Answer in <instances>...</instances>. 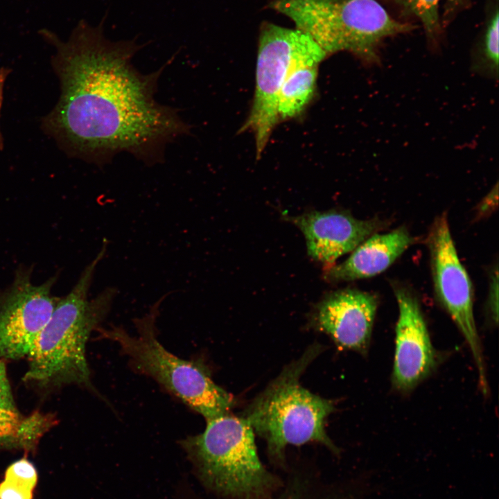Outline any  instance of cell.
I'll return each instance as SVG.
<instances>
[{"mask_svg": "<svg viewBox=\"0 0 499 499\" xmlns=\"http://www.w3.org/2000/svg\"><path fill=\"white\" fill-rule=\"evenodd\" d=\"M107 12L96 26L80 22L53 60L61 95L45 129L72 155L105 164L119 152L147 163L161 161L166 145L189 132L177 112L155 98L164 66L142 74L132 64L145 44L111 41Z\"/></svg>", "mask_w": 499, "mask_h": 499, "instance_id": "6da1fadb", "label": "cell"}, {"mask_svg": "<svg viewBox=\"0 0 499 499\" xmlns=\"http://www.w3.org/2000/svg\"><path fill=\"white\" fill-rule=\"evenodd\" d=\"M107 244L104 239L100 250L71 290L58 299L28 356L25 382L43 389L70 384L92 387L86 344L91 333L100 327L117 295L116 288L109 287L88 299L95 270L105 255Z\"/></svg>", "mask_w": 499, "mask_h": 499, "instance_id": "7a4b0ae2", "label": "cell"}, {"mask_svg": "<svg viewBox=\"0 0 499 499\" xmlns=\"http://www.w3.org/2000/svg\"><path fill=\"white\" fill-rule=\"evenodd\" d=\"M322 351L313 344L247 407L243 417L254 432L266 441L270 455L282 459L287 446L319 442L333 452L338 448L327 435L325 424L334 411L332 400L314 394L300 383L308 365Z\"/></svg>", "mask_w": 499, "mask_h": 499, "instance_id": "3957f363", "label": "cell"}, {"mask_svg": "<svg viewBox=\"0 0 499 499\" xmlns=\"http://www.w3.org/2000/svg\"><path fill=\"white\" fill-rule=\"evenodd\" d=\"M161 301L135 319L134 335L117 326L96 331L100 338L118 344L136 371L152 378L206 420L229 412L235 399L215 383L207 367L199 360L177 357L158 340L156 319Z\"/></svg>", "mask_w": 499, "mask_h": 499, "instance_id": "277c9868", "label": "cell"}, {"mask_svg": "<svg viewBox=\"0 0 499 499\" xmlns=\"http://www.w3.org/2000/svg\"><path fill=\"white\" fill-rule=\"evenodd\" d=\"M269 6L290 19L327 55L347 51L372 59L383 39L414 28L392 18L376 0H272Z\"/></svg>", "mask_w": 499, "mask_h": 499, "instance_id": "5b68a950", "label": "cell"}, {"mask_svg": "<svg viewBox=\"0 0 499 499\" xmlns=\"http://www.w3.org/2000/svg\"><path fill=\"white\" fill-rule=\"evenodd\" d=\"M206 421L202 433L181 441L204 482L231 496L264 492L272 478L259 457L254 432L247 420L227 412Z\"/></svg>", "mask_w": 499, "mask_h": 499, "instance_id": "8992f818", "label": "cell"}, {"mask_svg": "<svg viewBox=\"0 0 499 499\" xmlns=\"http://www.w3.org/2000/svg\"><path fill=\"white\" fill-rule=\"evenodd\" d=\"M326 53L308 34L272 23L261 25L256 69V87L250 113L240 132L255 139L257 159L262 155L279 121L278 97L291 69L309 61L321 62Z\"/></svg>", "mask_w": 499, "mask_h": 499, "instance_id": "52a82bcc", "label": "cell"}, {"mask_svg": "<svg viewBox=\"0 0 499 499\" xmlns=\"http://www.w3.org/2000/svg\"><path fill=\"white\" fill-rule=\"evenodd\" d=\"M426 244L436 298L465 338L478 369L482 390L487 394L484 358L473 314V288L458 257L446 212L435 218Z\"/></svg>", "mask_w": 499, "mask_h": 499, "instance_id": "ba28073f", "label": "cell"}, {"mask_svg": "<svg viewBox=\"0 0 499 499\" xmlns=\"http://www.w3.org/2000/svg\"><path fill=\"white\" fill-rule=\"evenodd\" d=\"M55 281L35 285L22 270L0 295V360L28 358L59 299L52 295Z\"/></svg>", "mask_w": 499, "mask_h": 499, "instance_id": "9c48e42d", "label": "cell"}, {"mask_svg": "<svg viewBox=\"0 0 499 499\" xmlns=\"http://www.w3.org/2000/svg\"><path fill=\"white\" fill-rule=\"evenodd\" d=\"M392 288L399 315L392 382L399 391L408 392L434 370L437 359L417 297L403 285Z\"/></svg>", "mask_w": 499, "mask_h": 499, "instance_id": "30bf717a", "label": "cell"}, {"mask_svg": "<svg viewBox=\"0 0 499 499\" xmlns=\"http://www.w3.org/2000/svg\"><path fill=\"white\" fill-rule=\"evenodd\" d=\"M377 308L378 299L372 293L354 288L339 290L317 304L312 324L340 349L365 354Z\"/></svg>", "mask_w": 499, "mask_h": 499, "instance_id": "8fae6325", "label": "cell"}, {"mask_svg": "<svg viewBox=\"0 0 499 499\" xmlns=\"http://www.w3.org/2000/svg\"><path fill=\"white\" fill-rule=\"evenodd\" d=\"M287 219L304 234L308 255L326 263L352 252L383 225L378 218L359 220L336 211H312Z\"/></svg>", "mask_w": 499, "mask_h": 499, "instance_id": "7c38bea8", "label": "cell"}, {"mask_svg": "<svg viewBox=\"0 0 499 499\" xmlns=\"http://www.w3.org/2000/svg\"><path fill=\"white\" fill-rule=\"evenodd\" d=\"M414 243V237L404 227L374 234L344 262L327 269L324 277L333 282L374 277L387 269Z\"/></svg>", "mask_w": 499, "mask_h": 499, "instance_id": "4fadbf2b", "label": "cell"}, {"mask_svg": "<svg viewBox=\"0 0 499 499\" xmlns=\"http://www.w3.org/2000/svg\"><path fill=\"white\" fill-rule=\"evenodd\" d=\"M55 423L53 416L38 411L24 415L15 402L6 362L0 360V448L33 451Z\"/></svg>", "mask_w": 499, "mask_h": 499, "instance_id": "5bb4252c", "label": "cell"}, {"mask_svg": "<svg viewBox=\"0 0 499 499\" xmlns=\"http://www.w3.org/2000/svg\"><path fill=\"white\" fill-rule=\"evenodd\" d=\"M319 64L304 62L291 69L278 97L279 121L299 116L308 105L315 94Z\"/></svg>", "mask_w": 499, "mask_h": 499, "instance_id": "9a60e30c", "label": "cell"}, {"mask_svg": "<svg viewBox=\"0 0 499 499\" xmlns=\"http://www.w3.org/2000/svg\"><path fill=\"white\" fill-rule=\"evenodd\" d=\"M403 10L419 19L428 36L434 37L440 30L439 0H394Z\"/></svg>", "mask_w": 499, "mask_h": 499, "instance_id": "2e32d148", "label": "cell"}, {"mask_svg": "<svg viewBox=\"0 0 499 499\" xmlns=\"http://www.w3.org/2000/svg\"><path fill=\"white\" fill-rule=\"evenodd\" d=\"M37 473L35 466L26 458L12 463L6 470L5 480L33 491L37 483Z\"/></svg>", "mask_w": 499, "mask_h": 499, "instance_id": "e0dca14e", "label": "cell"}, {"mask_svg": "<svg viewBox=\"0 0 499 499\" xmlns=\"http://www.w3.org/2000/svg\"><path fill=\"white\" fill-rule=\"evenodd\" d=\"M498 7L492 12L486 27L483 40V54L489 66L496 71L498 67Z\"/></svg>", "mask_w": 499, "mask_h": 499, "instance_id": "ac0fdd59", "label": "cell"}, {"mask_svg": "<svg viewBox=\"0 0 499 499\" xmlns=\"http://www.w3.org/2000/svg\"><path fill=\"white\" fill-rule=\"evenodd\" d=\"M33 493L31 490L5 480L0 483V499H33Z\"/></svg>", "mask_w": 499, "mask_h": 499, "instance_id": "d6986e66", "label": "cell"}, {"mask_svg": "<svg viewBox=\"0 0 499 499\" xmlns=\"http://www.w3.org/2000/svg\"><path fill=\"white\" fill-rule=\"evenodd\" d=\"M487 300L488 312L493 322L498 319V268L491 277Z\"/></svg>", "mask_w": 499, "mask_h": 499, "instance_id": "ffe728a7", "label": "cell"}, {"mask_svg": "<svg viewBox=\"0 0 499 499\" xmlns=\"http://www.w3.org/2000/svg\"><path fill=\"white\" fill-rule=\"evenodd\" d=\"M498 204V184L492 189L489 194L480 202L478 207V217H484L491 213L494 207Z\"/></svg>", "mask_w": 499, "mask_h": 499, "instance_id": "44dd1931", "label": "cell"}, {"mask_svg": "<svg viewBox=\"0 0 499 499\" xmlns=\"http://www.w3.org/2000/svg\"><path fill=\"white\" fill-rule=\"evenodd\" d=\"M470 2V0H446L444 8V17L449 20L457 11L465 8Z\"/></svg>", "mask_w": 499, "mask_h": 499, "instance_id": "7402d4cb", "label": "cell"}]
</instances>
